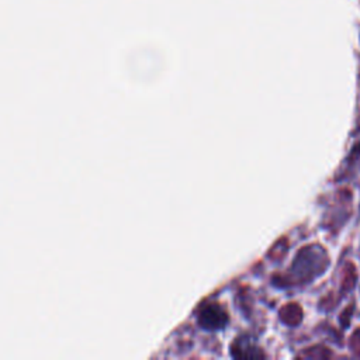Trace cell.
Masks as SVG:
<instances>
[{
	"mask_svg": "<svg viewBox=\"0 0 360 360\" xmlns=\"http://www.w3.org/2000/svg\"><path fill=\"white\" fill-rule=\"evenodd\" d=\"M226 321L224 312L217 307H210L202 312L201 322L207 325V328H218Z\"/></svg>",
	"mask_w": 360,
	"mask_h": 360,
	"instance_id": "obj_1",
	"label": "cell"
}]
</instances>
